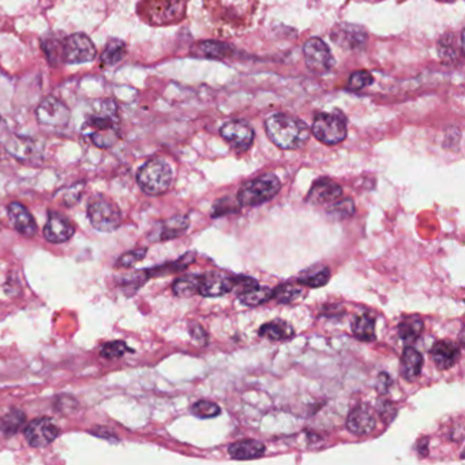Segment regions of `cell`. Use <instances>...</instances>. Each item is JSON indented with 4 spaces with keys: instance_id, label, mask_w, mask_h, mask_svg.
<instances>
[{
    "instance_id": "1",
    "label": "cell",
    "mask_w": 465,
    "mask_h": 465,
    "mask_svg": "<svg viewBox=\"0 0 465 465\" xmlns=\"http://www.w3.org/2000/svg\"><path fill=\"white\" fill-rule=\"evenodd\" d=\"M84 129L97 147L108 149L120 140V122L113 100H95L85 115Z\"/></svg>"
},
{
    "instance_id": "2",
    "label": "cell",
    "mask_w": 465,
    "mask_h": 465,
    "mask_svg": "<svg viewBox=\"0 0 465 465\" xmlns=\"http://www.w3.org/2000/svg\"><path fill=\"white\" fill-rule=\"evenodd\" d=\"M266 133L273 143L286 150L302 147L310 137L304 122L285 113H276L266 120Z\"/></svg>"
},
{
    "instance_id": "3",
    "label": "cell",
    "mask_w": 465,
    "mask_h": 465,
    "mask_svg": "<svg viewBox=\"0 0 465 465\" xmlns=\"http://www.w3.org/2000/svg\"><path fill=\"white\" fill-rule=\"evenodd\" d=\"M137 181L143 192L160 195L170 190L174 181V172L165 160L152 158L140 167Z\"/></svg>"
},
{
    "instance_id": "4",
    "label": "cell",
    "mask_w": 465,
    "mask_h": 465,
    "mask_svg": "<svg viewBox=\"0 0 465 465\" xmlns=\"http://www.w3.org/2000/svg\"><path fill=\"white\" fill-rule=\"evenodd\" d=\"M186 0H142L140 14L150 25H170L185 17Z\"/></svg>"
},
{
    "instance_id": "5",
    "label": "cell",
    "mask_w": 465,
    "mask_h": 465,
    "mask_svg": "<svg viewBox=\"0 0 465 465\" xmlns=\"http://www.w3.org/2000/svg\"><path fill=\"white\" fill-rule=\"evenodd\" d=\"M280 188L281 183L279 178L273 174H266L241 187L237 194V201L243 206L262 205L277 195Z\"/></svg>"
},
{
    "instance_id": "6",
    "label": "cell",
    "mask_w": 465,
    "mask_h": 465,
    "mask_svg": "<svg viewBox=\"0 0 465 465\" xmlns=\"http://www.w3.org/2000/svg\"><path fill=\"white\" fill-rule=\"evenodd\" d=\"M88 217L97 231L112 232L122 223V210L113 201L98 195L88 206Z\"/></svg>"
},
{
    "instance_id": "7",
    "label": "cell",
    "mask_w": 465,
    "mask_h": 465,
    "mask_svg": "<svg viewBox=\"0 0 465 465\" xmlns=\"http://www.w3.org/2000/svg\"><path fill=\"white\" fill-rule=\"evenodd\" d=\"M313 136L326 145H336L347 137V123L341 115L320 113L313 122Z\"/></svg>"
},
{
    "instance_id": "8",
    "label": "cell",
    "mask_w": 465,
    "mask_h": 465,
    "mask_svg": "<svg viewBox=\"0 0 465 465\" xmlns=\"http://www.w3.org/2000/svg\"><path fill=\"white\" fill-rule=\"evenodd\" d=\"M37 122L46 127H66L70 122L71 112L67 105L56 97L44 98L36 109Z\"/></svg>"
},
{
    "instance_id": "9",
    "label": "cell",
    "mask_w": 465,
    "mask_h": 465,
    "mask_svg": "<svg viewBox=\"0 0 465 465\" xmlns=\"http://www.w3.org/2000/svg\"><path fill=\"white\" fill-rule=\"evenodd\" d=\"M97 49L85 33H74L64 40V63L81 64L93 62Z\"/></svg>"
},
{
    "instance_id": "10",
    "label": "cell",
    "mask_w": 465,
    "mask_h": 465,
    "mask_svg": "<svg viewBox=\"0 0 465 465\" xmlns=\"http://www.w3.org/2000/svg\"><path fill=\"white\" fill-rule=\"evenodd\" d=\"M236 289L237 299L247 306H258L273 298V291L268 286H261L250 277L232 279V291Z\"/></svg>"
},
{
    "instance_id": "11",
    "label": "cell",
    "mask_w": 465,
    "mask_h": 465,
    "mask_svg": "<svg viewBox=\"0 0 465 465\" xmlns=\"http://www.w3.org/2000/svg\"><path fill=\"white\" fill-rule=\"evenodd\" d=\"M303 53L307 67L314 73H326L334 64L330 49L318 37H313L304 43Z\"/></svg>"
},
{
    "instance_id": "12",
    "label": "cell",
    "mask_w": 465,
    "mask_h": 465,
    "mask_svg": "<svg viewBox=\"0 0 465 465\" xmlns=\"http://www.w3.org/2000/svg\"><path fill=\"white\" fill-rule=\"evenodd\" d=\"M220 134L239 153L250 149L254 140V130L244 120L227 122L221 127Z\"/></svg>"
},
{
    "instance_id": "13",
    "label": "cell",
    "mask_w": 465,
    "mask_h": 465,
    "mask_svg": "<svg viewBox=\"0 0 465 465\" xmlns=\"http://www.w3.org/2000/svg\"><path fill=\"white\" fill-rule=\"evenodd\" d=\"M59 435V427L48 418L30 421L25 430L26 441L35 448H44L53 442Z\"/></svg>"
},
{
    "instance_id": "14",
    "label": "cell",
    "mask_w": 465,
    "mask_h": 465,
    "mask_svg": "<svg viewBox=\"0 0 465 465\" xmlns=\"http://www.w3.org/2000/svg\"><path fill=\"white\" fill-rule=\"evenodd\" d=\"M367 33L363 28L349 24L337 25L331 30V40L345 49H358L367 43Z\"/></svg>"
},
{
    "instance_id": "15",
    "label": "cell",
    "mask_w": 465,
    "mask_h": 465,
    "mask_svg": "<svg viewBox=\"0 0 465 465\" xmlns=\"http://www.w3.org/2000/svg\"><path fill=\"white\" fill-rule=\"evenodd\" d=\"M75 232L73 223L57 212H49L48 221L44 227V237L49 243H64L71 239Z\"/></svg>"
},
{
    "instance_id": "16",
    "label": "cell",
    "mask_w": 465,
    "mask_h": 465,
    "mask_svg": "<svg viewBox=\"0 0 465 465\" xmlns=\"http://www.w3.org/2000/svg\"><path fill=\"white\" fill-rule=\"evenodd\" d=\"M188 217L186 216H175L168 220L157 223L152 232L149 233V240L152 241H164L170 239H175L186 232L188 228Z\"/></svg>"
},
{
    "instance_id": "17",
    "label": "cell",
    "mask_w": 465,
    "mask_h": 465,
    "mask_svg": "<svg viewBox=\"0 0 465 465\" xmlns=\"http://www.w3.org/2000/svg\"><path fill=\"white\" fill-rule=\"evenodd\" d=\"M430 355H431V359L438 369L448 370L457 363L459 356H460V348L456 343L449 341V340H444V341H438L432 345V348L430 351Z\"/></svg>"
},
{
    "instance_id": "18",
    "label": "cell",
    "mask_w": 465,
    "mask_h": 465,
    "mask_svg": "<svg viewBox=\"0 0 465 465\" xmlns=\"http://www.w3.org/2000/svg\"><path fill=\"white\" fill-rule=\"evenodd\" d=\"M8 217L12 227L24 236L32 237L37 232V224L30 212L19 202H11L8 205Z\"/></svg>"
},
{
    "instance_id": "19",
    "label": "cell",
    "mask_w": 465,
    "mask_h": 465,
    "mask_svg": "<svg viewBox=\"0 0 465 465\" xmlns=\"http://www.w3.org/2000/svg\"><path fill=\"white\" fill-rule=\"evenodd\" d=\"M232 291V279L220 273H208L199 279L198 293L206 298H217Z\"/></svg>"
},
{
    "instance_id": "20",
    "label": "cell",
    "mask_w": 465,
    "mask_h": 465,
    "mask_svg": "<svg viewBox=\"0 0 465 465\" xmlns=\"http://www.w3.org/2000/svg\"><path fill=\"white\" fill-rule=\"evenodd\" d=\"M341 195H343V188L337 183L329 179H321V181H317L310 188L307 201L314 205H326V203L336 202Z\"/></svg>"
},
{
    "instance_id": "21",
    "label": "cell",
    "mask_w": 465,
    "mask_h": 465,
    "mask_svg": "<svg viewBox=\"0 0 465 465\" xmlns=\"http://www.w3.org/2000/svg\"><path fill=\"white\" fill-rule=\"evenodd\" d=\"M347 427L354 434L365 435L372 432L376 427V419L369 407L359 405L349 414L347 419Z\"/></svg>"
},
{
    "instance_id": "22",
    "label": "cell",
    "mask_w": 465,
    "mask_h": 465,
    "mask_svg": "<svg viewBox=\"0 0 465 465\" xmlns=\"http://www.w3.org/2000/svg\"><path fill=\"white\" fill-rule=\"evenodd\" d=\"M64 40L66 37L56 33H48L42 40V49L52 67H59L64 63Z\"/></svg>"
},
{
    "instance_id": "23",
    "label": "cell",
    "mask_w": 465,
    "mask_h": 465,
    "mask_svg": "<svg viewBox=\"0 0 465 465\" xmlns=\"http://www.w3.org/2000/svg\"><path fill=\"white\" fill-rule=\"evenodd\" d=\"M231 46L220 42H201L191 48V55L195 57H205V59H224L232 53Z\"/></svg>"
},
{
    "instance_id": "24",
    "label": "cell",
    "mask_w": 465,
    "mask_h": 465,
    "mask_svg": "<svg viewBox=\"0 0 465 465\" xmlns=\"http://www.w3.org/2000/svg\"><path fill=\"white\" fill-rule=\"evenodd\" d=\"M228 452L233 460H254L265 453V446L259 441L246 439L232 444Z\"/></svg>"
},
{
    "instance_id": "25",
    "label": "cell",
    "mask_w": 465,
    "mask_h": 465,
    "mask_svg": "<svg viewBox=\"0 0 465 465\" xmlns=\"http://www.w3.org/2000/svg\"><path fill=\"white\" fill-rule=\"evenodd\" d=\"M423 356L414 347H407L401 356L400 374L407 381H415L421 372Z\"/></svg>"
},
{
    "instance_id": "26",
    "label": "cell",
    "mask_w": 465,
    "mask_h": 465,
    "mask_svg": "<svg viewBox=\"0 0 465 465\" xmlns=\"http://www.w3.org/2000/svg\"><path fill=\"white\" fill-rule=\"evenodd\" d=\"M127 52L126 43L119 39H109L100 55V63L102 67H112L120 63Z\"/></svg>"
},
{
    "instance_id": "27",
    "label": "cell",
    "mask_w": 465,
    "mask_h": 465,
    "mask_svg": "<svg viewBox=\"0 0 465 465\" xmlns=\"http://www.w3.org/2000/svg\"><path fill=\"white\" fill-rule=\"evenodd\" d=\"M295 334V330L291 324H288L286 321L282 320H275L271 321L268 324L262 326L259 329V336L261 337H266L272 341H282V340H288Z\"/></svg>"
},
{
    "instance_id": "28",
    "label": "cell",
    "mask_w": 465,
    "mask_h": 465,
    "mask_svg": "<svg viewBox=\"0 0 465 465\" xmlns=\"http://www.w3.org/2000/svg\"><path fill=\"white\" fill-rule=\"evenodd\" d=\"M424 329L423 321L419 318L418 316L412 317H405L400 324H399V337L405 343V344H412L417 341L419 336L421 334Z\"/></svg>"
},
{
    "instance_id": "29",
    "label": "cell",
    "mask_w": 465,
    "mask_h": 465,
    "mask_svg": "<svg viewBox=\"0 0 465 465\" xmlns=\"http://www.w3.org/2000/svg\"><path fill=\"white\" fill-rule=\"evenodd\" d=\"M329 279H330V271L326 266H313L304 271L299 276L298 281L309 288H320L327 284Z\"/></svg>"
},
{
    "instance_id": "30",
    "label": "cell",
    "mask_w": 465,
    "mask_h": 465,
    "mask_svg": "<svg viewBox=\"0 0 465 465\" xmlns=\"http://www.w3.org/2000/svg\"><path fill=\"white\" fill-rule=\"evenodd\" d=\"M457 37L456 35H446L441 39L439 44H438V51H439V56L445 60V62H456L462 53H463V42H460L459 44L456 43Z\"/></svg>"
},
{
    "instance_id": "31",
    "label": "cell",
    "mask_w": 465,
    "mask_h": 465,
    "mask_svg": "<svg viewBox=\"0 0 465 465\" xmlns=\"http://www.w3.org/2000/svg\"><path fill=\"white\" fill-rule=\"evenodd\" d=\"M26 420V415L19 410H11L0 420V431L4 437L15 435Z\"/></svg>"
},
{
    "instance_id": "32",
    "label": "cell",
    "mask_w": 465,
    "mask_h": 465,
    "mask_svg": "<svg viewBox=\"0 0 465 465\" xmlns=\"http://www.w3.org/2000/svg\"><path fill=\"white\" fill-rule=\"evenodd\" d=\"M199 279L201 276L187 275V276L176 280L172 285L174 293L179 298H190V296L197 295L199 291Z\"/></svg>"
},
{
    "instance_id": "33",
    "label": "cell",
    "mask_w": 465,
    "mask_h": 465,
    "mask_svg": "<svg viewBox=\"0 0 465 465\" xmlns=\"http://www.w3.org/2000/svg\"><path fill=\"white\" fill-rule=\"evenodd\" d=\"M195 254L188 253L186 255H183L182 258H179L176 262L172 264H167L163 266H157V268H152L146 271L147 277H157V276H163V275H168V273H174V272H179L182 269L187 268L191 262L195 261Z\"/></svg>"
},
{
    "instance_id": "34",
    "label": "cell",
    "mask_w": 465,
    "mask_h": 465,
    "mask_svg": "<svg viewBox=\"0 0 465 465\" xmlns=\"http://www.w3.org/2000/svg\"><path fill=\"white\" fill-rule=\"evenodd\" d=\"M352 331L361 341L375 340V321L370 316H361L352 324Z\"/></svg>"
},
{
    "instance_id": "35",
    "label": "cell",
    "mask_w": 465,
    "mask_h": 465,
    "mask_svg": "<svg viewBox=\"0 0 465 465\" xmlns=\"http://www.w3.org/2000/svg\"><path fill=\"white\" fill-rule=\"evenodd\" d=\"M300 296H302V288L292 282L281 284L273 291V298L279 303H292Z\"/></svg>"
},
{
    "instance_id": "36",
    "label": "cell",
    "mask_w": 465,
    "mask_h": 465,
    "mask_svg": "<svg viewBox=\"0 0 465 465\" xmlns=\"http://www.w3.org/2000/svg\"><path fill=\"white\" fill-rule=\"evenodd\" d=\"M191 412L192 415H195L197 418L199 419H210L215 417H219L221 410L220 407L213 403V401H208V400H201L197 401L192 407H191Z\"/></svg>"
},
{
    "instance_id": "37",
    "label": "cell",
    "mask_w": 465,
    "mask_h": 465,
    "mask_svg": "<svg viewBox=\"0 0 465 465\" xmlns=\"http://www.w3.org/2000/svg\"><path fill=\"white\" fill-rule=\"evenodd\" d=\"M127 352H134V351L131 348H129L125 341H119V340L107 343L101 348V355L105 359H119V358H123L125 354H127Z\"/></svg>"
},
{
    "instance_id": "38",
    "label": "cell",
    "mask_w": 465,
    "mask_h": 465,
    "mask_svg": "<svg viewBox=\"0 0 465 465\" xmlns=\"http://www.w3.org/2000/svg\"><path fill=\"white\" fill-rule=\"evenodd\" d=\"M149 279L146 275V271H140V272H133L129 273L126 276L120 277V285L123 286V289L131 291L133 293L137 292L140 286L145 284V281Z\"/></svg>"
},
{
    "instance_id": "39",
    "label": "cell",
    "mask_w": 465,
    "mask_h": 465,
    "mask_svg": "<svg viewBox=\"0 0 465 465\" xmlns=\"http://www.w3.org/2000/svg\"><path fill=\"white\" fill-rule=\"evenodd\" d=\"M329 213L333 215L337 219H345L351 217L355 213V205L352 199H344L341 202H333L331 208L329 209Z\"/></svg>"
},
{
    "instance_id": "40",
    "label": "cell",
    "mask_w": 465,
    "mask_h": 465,
    "mask_svg": "<svg viewBox=\"0 0 465 465\" xmlns=\"http://www.w3.org/2000/svg\"><path fill=\"white\" fill-rule=\"evenodd\" d=\"M145 255H146V248H137V250L129 251V253L119 257L116 265L120 266V268H131V266H134L136 264L142 261L145 258Z\"/></svg>"
},
{
    "instance_id": "41",
    "label": "cell",
    "mask_w": 465,
    "mask_h": 465,
    "mask_svg": "<svg viewBox=\"0 0 465 465\" xmlns=\"http://www.w3.org/2000/svg\"><path fill=\"white\" fill-rule=\"evenodd\" d=\"M372 84V77L367 71H356L349 78V89L351 91H362L363 88Z\"/></svg>"
},
{
    "instance_id": "42",
    "label": "cell",
    "mask_w": 465,
    "mask_h": 465,
    "mask_svg": "<svg viewBox=\"0 0 465 465\" xmlns=\"http://www.w3.org/2000/svg\"><path fill=\"white\" fill-rule=\"evenodd\" d=\"M378 411H379L381 418L385 420V423H390L393 420V418L396 417V414H397L396 407L392 403H386V401H382L378 405Z\"/></svg>"
},
{
    "instance_id": "43",
    "label": "cell",
    "mask_w": 465,
    "mask_h": 465,
    "mask_svg": "<svg viewBox=\"0 0 465 465\" xmlns=\"http://www.w3.org/2000/svg\"><path fill=\"white\" fill-rule=\"evenodd\" d=\"M390 383H392V379H390V376H389L388 374L382 372V374L379 375V378H378V386H376V388L379 389V392H381V393H385V392L389 389Z\"/></svg>"
},
{
    "instance_id": "44",
    "label": "cell",
    "mask_w": 465,
    "mask_h": 465,
    "mask_svg": "<svg viewBox=\"0 0 465 465\" xmlns=\"http://www.w3.org/2000/svg\"><path fill=\"white\" fill-rule=\"evenodd\" d=\"M92 434L97 435V437H101V438H108V439H112V438H115V435L112 434V431H108V430H105V428H102V427H100V428H98V432H94V431H92Z\"/></svg>"
},
{
    "instance_id": "45",
    "label": "cell",
    "mask_w": 465,
    "mask_h": 465,
    "mask_svg": "<svg viewBox=\"0 0 465 465\" xmlns=\"http://www.w3.org/2000/svg\"><path fill=\"white\" fill-rule=\"evenodd\" d=\"M8 134V129H7V125H6V122L0 118V142H1V140L6 137Z\"/></svg>"
}]
</instances>
